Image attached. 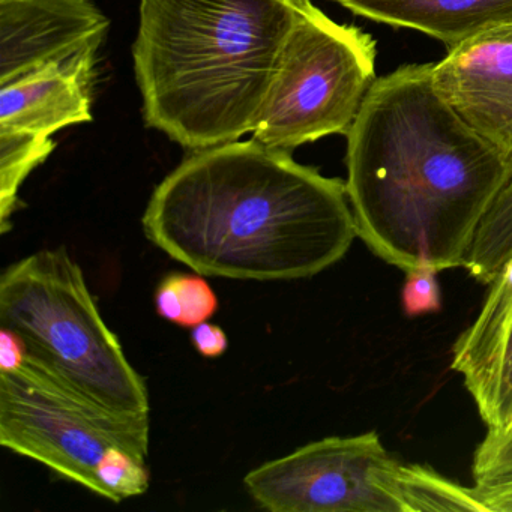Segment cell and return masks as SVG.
<instances>
[{
    "label": "cell",
    "mask_w": 512,
    "mask_h": 512,
    "mask_svg": "<svg viewBox=\"0 0 512 512\" xmlns=\"http://www.w3.org/2000/svg\"><path fill=\"white\" fill-rule=\"evenodd\" d=\"M400 463L376 431L326 437L245 475L254 502L271 512H403Z\"/></svg>",
    "instance_id": "7"
},
{
    "label": "cell",
    "mask_w": 512,
    "mask_h": 512,
    "mask_svg": "<svg viewBox=\"0 0 512 512\" xmlns=\"http://www.w3.org/2000/svg\"><path fill=\"white\" fill-rule=\"evenodd\" d=\"M295 19L296 0H140L146 124L193 151L253 133Z\"/></svg>",
    "instance_id": "3"
},
{
    "label": "cell",
    "mask_w": 512,
    "mask_h": 512,
    "mask_svg": "<svg viewBox=\"0 0 512 512\" xmlns=\"http://www.w3.org/2000/svg\"><path fill=\"white\" fill-rule=\"evenodd\" d=\"M182 307V325L194 328L214 316L218 299L203 275L173 274Z\"/></svg>",
    "instance_id": "19"
},
{
    "label": "cell",
    "mask_w": 512,
    "mask_h": 512,
    "mask_svg": "<svg viewBox=\"0 0 512 512\" xmlns=\"http://www.w3.org/2000/svg\"><path fill=\"white\" fill-rule=\"evenodd\" d=\"M395 479L403 512H488L475 487H463L439 475L430 466L400 463Z\"/></svg>",
    "instance_id": "13"
},
{
    "label": "cell",
    "mask_w": 512,
    "mask_h": 512,
    "mask_svg": "<svg viewBox=\"0 0 512 512\" xmlns=\"http://www.w3.org/2000/svg\"><path fill=\"white\" fill-rule=\"evenodd\" d=\"M191 343L205 358H218L229 347L226 332L218 325L203 322L191 328Z\"/></svg>",
    "instance_id": "20"
},
{
    "label": "cell",
    "mask_w": 512,
    "mask_h": 512,
    "mask_svg": "<svg viewBox=\"0 0 512 512\" xmlns=\"http://www.w3.org/2000/svg\"><path fill=\"white\" fill-rule=\"evenodd\" d=\"M0 326L25 341L26 359L113 412L149 415L146 380L104 322L67 248L41 250L0 277Z\"/></svg>",
    "instance_id": "4"
},
{
    "label": "cell",
    "mask_w": 512,
    "mask_h": 512,
    "mask_svg": "<svg viewBox=\"0 0 512 512\" xmlns=\"http://www.w3.org/2000/svg\"><path fill=\"white\" fill-rule=\"evenodd\" d=\"M149 415L106 409L25 359L0 373V445L101 496L97 464L110 446L149 454Z\"/></svg>",
    "instance_id": "6"
},
{
    "label": "cell",
    "mask_w": 512,
    "mask_h": 512,
    "mask_svg": "<svg viewBox=\"0 0 512 512\" xmlns=\"http://www.w3.org/2000/svg\"><path fill=\"white\" fill-rule=\"evenodd\" d=\"M142 224L196 274L233 280L314 277L358 238L346 182L253 139L194 151L155 188Z\"/></svg>",
    "instance_id": "2"
},
{
    "label": "cell",
    "mask_w": 512,
    "mask_h": 512,
    "mask_svg": "<svg viewBox=\"0 0 512 512\" xmlns=\"http://www.w3.org/2000/svg\"><path fill=\"white\" fill-rule=\"evenodd\" d=\"M512 257V176L479 226L464 269L482 284H490Z\"/></svg>",
    "instance_id": "15"
},
{
    "label": "cell",
    "mask_w": 512,
    "mask_h": 512,
    "mask_svg": "<svg viewBox=\"0 0 512 512\" xmlns=\"http://www.w3.org/2000/svg\"><path fill=\"white\" fill-rule=\"evenodd\" d=\"M26 355L25 341L16 332L0 326V373H16Z\"/></svg>",
    "instance_id": "21"
},
{
    "label": "cell",
    "mask_w": 512,
    "mask_h": 512,
    "mask_svg": "<svg viewBox=\"0 0 512 512\" xmlns=\"http://www.w3.org/2000/svg\"><path fill=\"white\" fill-rule=\"evenodd\" d=\"M55 149L52 137L0 130V233L13 229V215L23 206L19 190L32 170Z\"/></svg>",
    "instance_id": "14"
},
{
    "label": "cell",
    "mask_w": 512,
    "mask_h": 512,
    "mask_svg": "<svg viewBox=\"0 0 512 512\" xmlns=\"http://www.w3.org/2000/svg\"><path fill=\"white\" fill-rule=\"evenodd\" d=\"M95 473L101 485V497L115 503L145 494L151 481L145 458L121 446H110L104 452Z\"/></svg>",
    "instance_id": "16"
},
{
    "label": "cell",
    "mask_w": 512,
    "mask_h": 512,
    "mask_svg": "<svg viewBox=\"0 0 512 512\" xmlns=\"http://www.w3.org/2000/svg\"><path fill=\"white\" fill-rule=\"evenodd\" d=\"M475 490L488 512H512V481L488 487L475 485Z\"/></svg>",
    "instance_id": "23"
},
{
    "label": "cell",
    "mask_w": 512,
    "mask_h": 512,
    "mask_svg": "<svg viewBox=\"0 0 512 512\" xmlns=\"http://www.w3.org/2000/svg\"><path fill=\"white\" fill-rule=\"evenodd\" d=\"M376 41L296 0V19L257 116L253 140L292 151L347 134L376 82Z\"/></svg>",
    "instance_id": "5"
},
{
    "label": "cell",
    "mask_w": 512,
    "mask_h": 512,
    "mask_svg": "<svg viewBox=\"0 0 512 512\" xmlns=\"http://www.w3.org/2000/svg\"><path fill=\"white\" fill-rule=\"evenodd\" d=\"M155 308H157L158 316L163 317L164 320H169L175 325H182V307L173 274L164 277L160 286L157 287Z\"/></svg>",
    "instance_id": "22"
},
{
    "label": "cell",
    "mask_w": 512,
    "mask_h": 512,
    "mask_svg": "<svg viewBox=\"0 0 512 512\" xmlns=\"http://www.w3.org/2000/svg\"><path fill=\"white\" fill-rule=\"evenodd\" d=\"M437 271L430 263H421L412 271L406 272L401 307L409 317L437 313L442 308V296L437 283Z\"/></svg>",
    "instance_id": "18"
},
{
    "label": "cell",
    "mask_w": 512,
    "mask_h": 512,
    "mask_svg": "<svg viewBox=\"0 0 512 512\" xmlns=\"http://www.w3.org/2000/svg\"><path fill=\"white\" fill-rule=\"evenodd\" d=\"M353 14L394 28L413 29L449 49L512 23V0H332Z\"/></svg>",
    "instance_id": "12"
},
{
    "label": "cell",
    "mask_w": 512,
    "mask_h": 512,
    "mask_svg": "<svg viewBox=\"0 0 512 512\" xmlns=\"http://www.w3.org/2000/svg\"><path fill=\"white\" fill-rule=\"evenodd\" d=\"M110 22L92 0H0V86L97 56Z\"/></svg>",
    "instance_id": "9"
},
{
    "label": "cell",
    "mask_w": 512,
    "mask_h": 512,
    "mask_svg": "<svg viewBox=\"0 0 512 512\" xmlns=\"http://www.w3.org/2000/svg\"><path fill=\"white\" fill-rule=\"evenodd\" d=\"M347 136L346 190L358 238L403 272L464 268L511 167L433 85V64L371 86Z\"/></svg>",
    "instance_id": "1"
},
{
    "label": "cell",
    "mask_w": 512,
    "mask_h": 512,
    "mask_svg": "<svg viewBox=\"0 0 512 512\" xmlns=\"http://www.w3.org/2000/svg\"><path fill=\"white\" fill-rule=\"evenodd\" d=\"M433 85L512 170V23L449 49L445 59L433 64Z\"/></svg>",
    "instance_id": "8"
},
{
    "label": "cell",
    "mask_w": 512,
    "mask_h": 512,
    "mask_svg": "<svg viewBox=\"0 0 512 512\" xmlns=\"http://www.w3.org/2000/svg\"><path fill=\"white\" fill-rule=\"evenodd\" d=\"M472 476L479 487L512 481V425L502 431L487 430L473 454Z\"/></svg>",
    "instance_id": "17"
},
{
    "label": "cell",
    "mask_w": 512,
    "mask_h": 512,
    "mask_svg": "<svg viewBox=\"0 0 512 512\" xmlns=\"http://www.w3.org/2000/svg\"><path fill=\"white\" fill-rule=\"evenodd\" d=\"M95 64L97 56L56 62L0 86V130L52 137L91 122Z\"/></svg>",
    "instance_id": "11"
},
{
    "label": "cell",
    "mask_w": 512,
    "mask_h": 512,
    "mask_svg": "<svg viewBox=\"0 0 512 512\" xmlns=\"http://www.w3.org/2000/svg\"><path fill=\"white\" fill-rule=\"evenodd\" d=\"M452 371L463 377L487 430L512 425V257L488 284L481 310L452 347Z\"/></svg>",
    "instance_id": "10"
}]
</instances>
